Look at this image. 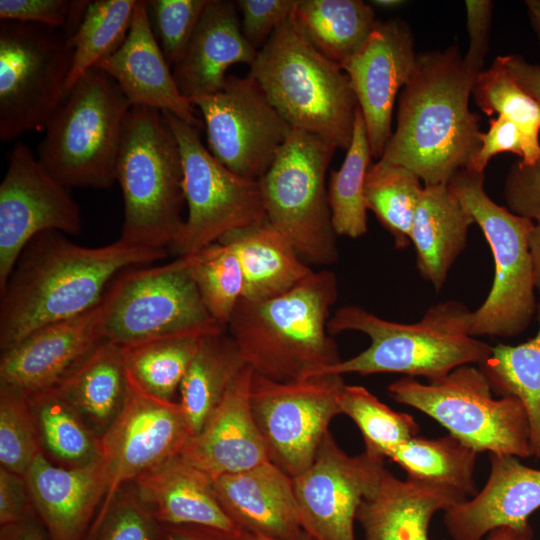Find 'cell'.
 I'll use <instances>...</instances> for the list:
<instances>
[{"instance_id": "6da1fadb", "label": "cell", "mask_w": 540, "mask_h": 540, "mask_svg": "<svg viewBox=\"0 0 540 540\" xmlns=\"http://www.w3.org/2000/svg\"><path fill=\"white\" fill-rule=\"evenodd\" d=\"M167 253L119 240L85 247L58 231L39 234L0 291L1 352L39 328L89 311L122 271L161 260Z\"/></svg>"}, {"instance_id": "7a4b0ae2", "label": "cell", "mask_w": 540, "mask_h": 540, "mask_svg": "<svg viewBox=\"0 0 540 540\" xmlns=\"http://www.w3.org/2000/svg\"><path fill=\"white\" fill-rule=\"evenodd\" d=\"M479 73L457 45L417 55L403 86L395 131L379 160L404 166L424 185L448 184L480 146V117L469 108Z\"/></svg>"}, {"instance_id": "3957f363", "label": "cell", "mask_w": 540, "mask_h": 540, "mask_svg": "<svg viewBox=\"0 0 540 540\" xmlns=\"http://www.w3.org/2000/svg\"><path fill=\"white\" fill-rule=\"evenodd\" d=\"M337 297L334 272L314 271L282 295L240 299L227 332L255 374L277 382L315 376L341 361L328 331Z\"/></svg>"}, {"instance_id": "277c9868", "label": "cell", "mask_w": 540, "mask_h": 540, "mask_svg": "<svg viewBox=\"0 0 540 540\" xmlns=\"http://www.w3.org/2000/svg\"><path fill=\"white\" fill-rule=\"evenodd\" d=\"M472 314L464 303L445 300L429 307L418 322L404 324L358 305L340 307L329 319V333L358 331L370 338V345L318 375L399 373L431 382L462 365L480 366L492 347L470 334Z\"/></svg>"}, {"instance_id": "5b68a950", "label": "cell", "mask_w": 540, "mask_h": 540, "mask_svg": "<svg viewBox=\"0 0 540 540\" xmlns=\"http://www.w3.org/2000/svg\"><path fill=\"white\" fill-rule=\"evenodd\" d=\"M249 75L292 128L348 149L358 109L349 77L306 39L294 13L258 51Z\"/></svg>"}, {"instance_id": "8992f818", "label": "cell", "mask_w": 540, "mask_h": 540, "mask_svg": "<svg viewBox=\"0 0 540 540\" xmlns=\"http://www.w3.org/2000/svg\"><path fill=\"white\" fill-rule=\"evenodd\" d=\"M116 180L124 203L118 240L169 252L185 223L182 216L185 197L179 145L161 111L145 106L131 107Z\"/></svg>"}, {"instance_id": "52a82bcc", "label": "cell", "mask_w": 540, "mask_h": 540, "mask_svg": "<svg viewBox=\"0 0 540 540\" xmlns=\"http://www.w3.org/2000/svg\"><path fill=\"white\" fill-rule=\"evenodd\" d=\"M131 107L116 81L92 67L47 122L39 162L68 188L112 187Z\"/></svg>"}, {"instance_id": "ba28073f", "label": "cell", "mask_w": 540, "mask_h": 540, "mask_svg": "<svg viewBox=\"0 0 540 540\" xmlns=\"http://www.w3.org/2000/svg\"><path fill=\"white\" fill-rule=\"evenodd\" d=\"M484 173L457 171L449 189L470 213L488 242L494 261L492 287L472 314L470 334L514 337L537 314L529 237L534 222L496 204L484 190Z\"/></svg>"}, {"instance_id": "9c48e42d", "label": "cell", "mask_w": 540, "mask_h": 540, "mask_svg": "<svg viewBox=\"0 0 540 540\" xmlns=\"http://www.w3.org/2000/svg\"><path fill=\"white\" fill-rule=\"evenodd\" d=\"M336 149L324 137L293 128L258 181L267 221L309 265L329 266L339 257L326 186Z\"/></svg>"}, {"instance_id": "30bf717a", "label": "cell", "mask_w": 540, "mask_h": 540, "mask_svg": "<svg viewBox=\"0 0 540 540\" xmlns=\"http://www.w3.org/2000/svg\"><path fill=\"white\" fill-rule=\"evenodd\" d=\"M388 393L396 402L433 418L477 452L533 456L522 403L511 396L494 398L487 378L475 365H462L427 383L404 377L391 383Z\"/></svg>"}, {"instance_id": "8fae6325", "label": "cell", "mask_w": 540, "mask_h": 540, "mask_svg": "<svg viewBox=\"0 0 540 540\" xmlns=\"http://www.w3.org/2000/svg\"><path fill=\"white\" fill-rule=\"evenodd\" d=\"M104 339L121 347L226 329L205 307L184 257L151 268H128L105 292Z\"/></svg>"}, {"instance_id": "7c38bea8", "label": "cell", "mask_w": 540, "mask_h": 540, "mask_svg": "<svg viewBox=\"0 0 540 540\" xmlns=\"http://www.w3.org/2000/svg\"><path fill=\"white\" fill-rule=\"evenodd\" d=\"M62 29L0 22V139L44 129L66 97L73 57Z\"/></svg>"}, {"instance_id": "4fadbf2b", "label": "cell", "mask_w": 540, "mask_h": 540, "mask_svg": "<svg viewBox=\"0 0 540 540\" xmlns=\"http://www.w3.org/2000/svg\"><path fill=\"white\" fill-rule=\"evenodd\" d=\"M162 113L179 145L188 208L183 229L169 252L187 256L227 232L267 220L259 182L233 173L218 161L203 145L199 128Z\"/></svg>"}, {"instance_id": "5bb4252c", "label": "cell", "mask_w": 540, "mask_h": 540, "mask_svg": "<svg viewBox=\"0 0 540 540\" xmlns=\"http://www.w3.org/2000/svg\"><path fill=\"white\" fill-rule=\"evenodd\" d=\"M343 375L277 382L253 374L250 403L269 460L292 478L314 462L334 417L341 414Z\"/></svg>"}, {"instance_id": "9a60e30c", "label": "cell", "mask_w": 540, "mask_h": 540, "mask_svg": "<svg viewBox=\"0 0 540 540\" xmlns=\"http://www.w3.org/2000/svg\"><path fill=\"white\" fill-rule=\"evenodd\" d=\"M190 102L202 114L209 151L248 180L262 178L293 129L249 74L228 76L221 91Z\"/></svg>"}, {"instance_id": "2e32d148", "label": "cell", "mask_w": 540, "mask_h": 540, "mask_svg": "<svg viewBox=\"0 0 540 540\" xmlns=\"http://www.w3.org/2000/svg\"><path fill=\"white\" fill-rule=\"evenodd\" d=\"M81 230L80 208L69 188L46 171L28 146L17 143L0 184V291L36 236L48 231L78 235Z\"/></svg>"}, {"instance_id": "e0dca14e", "label": "cell", "mask_w": 540, "mask_h": 540, "mask_svg": "<svg viewBox=\"0 0 540 540\" xmlns=\"http://www.w3.org/2000/svg\"><path fill=\"white\" fill-rule=\"evenodd\" d=\"M190 437L180 402L153 398L128 383L125 404L100 439L107 490L88 540H93L119 491L178 455Z\"/></svg>"}, {"instance_id": "ac0fdd59", "label": "cell", "mask_w": 540, "mask_h": 540, "mask_svg": "<svg viewBox=\"0 0 540 540\" xmlns=\"http://www.w3.org/2000/svg\"><path fill=\"white\" fill-rule=\"evenodd\" d=\"M385 470L384 457L367 450L350 456L328 432L312 465L293 478L304 532L314 540H355L358 509Z\"/></svg>"}, {"instance_id": "d6986e66", "label": "cell", "mask_w": 540, "mask_h": 540, "mask_svg": "<svg viewBox=\"0 0 540 540\" xmlns=\"http://www.w3.org/2000/svg\"><path fill=\"white\" fill-rule=\"evenodd\" d=\"M417 54L408 24L376 21L364 45L343 66L361 110L373 158L379 160L392 135L397 94L409 79Z\"/></svg>"}, {"instance_id": "ffe728a7", "label": "cell", "mask_w": 540, "mask_h": 540, "mask_svg": "<svg viewBox=\"0 0 540 540\" xmlns=\"http://www.w3.org/2000/svg\"><path fill=\"white\" fill-rule=\"evenodd\" d=\"M106 309L104 294L89 311L39 328L1 352L0 386L25 395L57 386L104 340Z\"/></svg>"}, {"instance_id": "44dd1931", "label": "cell", "mask_w": 540, "mask_h": 540, "mask_svg": "<svg viewBox=\"0 0 540 540\" xmlns=\"http://www.w3.org/2000/svg\"><path fill=\"white\" fill-rule=\"evenodd\" d=\"M489 461L483 488L444 511V525L453 540H482L500 528L532 533L528 520L540 508V469L507 454L490 453Z\"/></svg>"}, {"instance_id": "7402d4cb", "label": "cell", "mask_w": 540, "mask_h": 540, "mask_svg": "<svg viewBox=\"0 0 540 540\" xmlns=\"http://www.w3.org/2000/svg\"><path fill=\"white\" fill-rule=\"evenodd\" d=\"M25 479L35 514L50 540H88L107 490L102 459L67 468L42 453Z\"/></svg>"}, {"instance_id": "603a6c76", "label": "cell", "mask_w": 540, "mask_h": 540, "mask_svg": "<svg viewBox=\"0 0 540 540\" xmlns=\"http://www.w3.org/2000/svg\"><path fill=\"white\" fill-rule=\"evenodd\" d=\"M95 66L116 81L132 106L168 112L199 129L204 127L194 105L177 87L172 68L152 32L146 0H137L122 45Z\"/></svg>"}, {"instance_id": "cb8c5ba5", "label": "cell", "mask_w": 540, "mask_h": 540, "mask_svg": "<svg viewBox=\"0 0 540 540\" xmlns=\"http://www.w3.org/2000/svg\"><path fill=\"white\" fill-rule=\"evenodd\" d=\"M253 374L249 366L240 372L203 429L180 452L212 479L270 461L251 409Z\"/></svg>"}, {"instance_id": "d4e9b609", "label": "cell", "mask_w": 540, "mask_h": 540, "mask_svg": "<svg viewBox=\"0 0 540 540\" xmlns=\"http://www.w3.org/2000/svg\"><path fill=\"white\" fill-rule=\"evenodd\" d=\"M231 520L253 537L295 540L303 532L293 478L271 461L213 478Z\"/></svg>"}, {"instance_id": "484cf974", "label": "cell", "mask_w": 540, "mask_h": 540, "mask_svg": "<svg viewBox=\"0 0 540 540\" xmlns=\"http://www.w3.org/2000/svg\"><path fill=\"white\" fill-rule=\"evenodd\" d=\"M257 54L242 33L236 2L210 0L172 73L180 93L190 101L221 91L227 70L234 64L250 67Z\"/></svg>"}, {"instance_id": "4316f807", "label": "cell", "mask_w": 540, "mask_h": 540, "mask_svg": "<svg viewBox=\"0 0 540 540\" xmlns=\"http://www.w3.org/2000/svg\"><path fill=\"white\" fill-rule=\"evenodd\" d=\"M131 485L160 525H196L247 534L222 508L213 479L180 453L145 472Z\"/></svg>"}, {"instance_id": "83f0119b", "label": "cell", "mask_w": 540, "mask_h": 540, "mask_svg": "<svg viewBox=\"0 0 540 540\" xmlns=\"http://www.w3.org/2000/svg\"><path fill=\"white\" fill-rule=\"evenodd\" d=\"M465 499L458 490L399 479L386 469L376 490L362 501L356 520L364 540H429L433 516Z\"/></svg>"}, {"instance_id": "f1b7e54d", "label": "cell", "mask_w": 540, "mask_h": 540, "mask_svg": "<svg viewBox=\"0 0 540 540\" xmlns=\"http://www.w3.org/2000/svg\"><path fill=\"white\" fill-rule=\"evenodd\" d=\"M473 223L474 219L448 184L424 185L410 241L416 251L420 275L436 291L442 289L452 265L464 250L468 229Z\"/></svg>"}, {"instance_id": "f546056e", "label": "cell", "mask_w": 540, "mask_h": 540, "mask_svg": "<svg viewBox=\"0 0 540 540\" xmlns=\"http://www.w3.org/2000/svg\"><path fill=\"white\" fill-rule=\"evenodd\" d=\"M217 242L230 246L237 255L244 300L262 301L282 295L314 272L267 220L227 232Z\"/></svg>"}, {"instance_id": "4dcf8cb0", "label": "cell", "mask_w": 540, "mask_h": 540, "mask_svg": "<svg viewBox=\"0 0 540 540\" xmlns=\"http://www.w3.org/2000/svg\"><path fill=\"white\" fill-rule=\"evenodd\" d=\"M54 388L101 439L128 394L123 347L104 339Z\"/></svg>"}, {"instance_id": "1f68e13d", "label": "cell", "mask_w": 540, "mask_h": 540, "mask_svg": "<svg viewBox=\"0 0 540 540\" xmlns=\"http://www.w3.org/2000/svg\"><path fill=\"white\" fill-rule=\"evenodd\" d=\"M246 366L227 328L202 337L179 388L191 437L203 429Z\"/></svg>"}, {"instance_id": "d6a6232c", "label": "cell", "mask_w": 540, "mask_h": 540, "mask_svg": "<svg viewBox=\"0 0 540 540\" xmlns=\"http://www.w3.org/2000/svg\"><path fill=\"white\" fill-rule=\"evenodd\" d=\"M294 18L313 47L341 68L377 21L373 6L362 0H298Z\"/></svg>"}, {"instance_id": "836d02e7", "label": "cell", "mask_w": 540, "mask_h": 540, "mask_svg": "<svg viewBox=\"0 0 540 540\" xmlns=\"http://www.w3.org/2000/svg\"><path fill=\"white\" fill-rule=\"evenodd\" d=\"M44 455L74 468L102 459L101 442L55 388L26 395Z\"/></svg>"}, {"instance_id": "e575fe53", "label": "cell", "mask_w": 540, "mask_h": 540, "mask_svg": "<svg viewBox=\"0 0 540 540\" xmlns=\"http://www.w3.org/2000/svg\"><path fill=\"white\" fill-rule=\"evenodd\" d=\"M538 331L518 345L498 344L490 357L478 366L499 397H515L523 405L530 426L533 456L540 458V302Z\"/></svg>"}, {"instance_id": "d590c367", "label": "cell", "mask_w": 540, "mask_h": 540, "mask_svg": "<svg viewBox=\"0 0 540 540\" xmlns=\"http://www.w3.org/2000/svg\"><path fill=\"white\" fill-rule=\"evenodd\" d=\"M207 334L189 332L123 347L129 385L153 398L174 401L199 343Z\"/></svg>"}, {"instance_id": "8d00e7d4", "label": "cell", "mask_w": 540, "mask_h": 540, "mask_svg": "<svg viewBox=\"0 0 540 540\" xmlns=\"http://www.w3.org/2000/svg\"><path fill=\"white\" fill-rule=\"evenodd\" d=\"M477 451L455 436L418 435L401 444L390 456L407 478L446 486L466 496L478 491L474 478Z\"/></svg>"}, {"instance_id": "74e56055", "label": "cell", "mask_w": 540, "mask_h": 540, "mask_svg": "<svg viewBox=\"0 0 540 540\" xmlns=\"http://www.w3.org/2000/svg\"><path fill=\"white\" fill-rule=\"evenodd\" d=\"M371 158L365 122L358 107L344 161L339 169L330 173L327 186L332 225L337 236L356 239L368 230L364 187Z\"/></svg>"}, {"instance_id": "f35d334b", "label": "cell", "mask_w": 540, "mask_h": 540, "mask_svg": "<svg viewBox=\"0 0 540 540\" xmlns=\"http://www.w3.org/2000/svg\"><path fill=\"white\" fill-rule=\"evenodd\" d=\"M424 185L408 168L377 160L366 174L364 194L368 210L392 235L397 249L407 247L415 211Z\"/></svg>"}, {"instance_id": "ab89813d", "label": "cell", "mask_w": 540, "mask_h": 540, "mask_svg": "<svg viewBox=\"0 0 540 540\" xmlns=\"http://www.w3.org/2000/svg\"><path fill=\"white\" fill-rule=\"evenodd\" d=\"M137 0L90 1L76 32L70 38L72 64L65 93L99 61L115 52L129 32Z\"/></svg>"}, {"instance_id": "60d3db41", "label": "cell", "mask_w": 540, "mask_h": 540, "mask_svg": "<svg viewBox=\"0 0 540 540\" xmlns=\"http://www.w3.org/2000/svg\"><path fill=\"white\" fill-rule=\"evenodd\" d=\"M474 100L488 116L497 114L513 122L524 139L522 162L530 164L540 156V105L507 72L502 56L476 77Z\"/></svg>"}, {"instance_id": "b9f144b4", "label": "cell", "mask_w": 540, "mask_h": 540, "mask_svg": "<svg viewBox=\"0 0 540 540\" xmlns=\"http://www.w3.org/2000/svg\"><path fill=\"white\" fill-rule=\"evenodd\" d=\"M183 257L208 312L227 328L244 289L236 253L230 246L215 242Z\"/></svg>"}, {"instance_id": "7bdbcfd3", "label": "cell", "mask_w": 540, "mask_h": 540, "mask_svg": "<svg viewBox=\"0 0 540 540\" xmlns=\"http://www.w3.org/2000/svg\"><path fill=\"white\" fill-rule=\"evenodd\" d=\"M340 409L341 414L351 418L359 428L364 450L385 459L419 432L412 416L394 411L363 386L346 384L340 397Z\"/></svg>"}, {"instance_id": "ee69618b", "label": "cell", "mask_w": 540, "mask_h": 540, "mask_svg": "<svg viewBox=\"0 0 540 540\" xmlns=\"http://www.w3.org/2000/svg\"><path fill=\"white\" fill-rule=\"evenodd\" d=\"M42 453L26 395L0 386V467L25 476Z\"/></svg>"}, {"instance_id": "f6af8a7d", "label": "cell", "mask_w": 540, "mask_h": 540, "mask_svg": "<svg viewBox=\"0 0 540 540\" xmlns=\"http://www.w3.org/2000/svg\"><path fill=\"white\" fill-rule=\"evenodd\" d=\"M209 1H147L152 32L171 68L183 55Z\"/></svg>"}, {"instance_id": "bcb514c9", "label": "cell", "mask_w": 540, "mask_h": 540, "mask_svg": "<svg viewBox=\"0 0 540 540\" xmlns=\"http://www.w3.org/2000/svg\"><path fill=\"white\" fill-rule=\"evenodd\" d=\"M160 525L129 484L119 491L93 540H159Z\"/></svg>"}, {"instance_id": "7dc6e473", "label": "cell", "mask_w": 540, "mask_h": 540, "mask_svg": "<svg viewBox=\"0 0 540 540\" xmlns=\"http://www.w3.org/2000/svg\"><path fill=\"white\" fill-rule=\"evenodd\" d=\"M90 1L0 0V19L62 29L72 37Z\"/></svg>"}, {"instance_id": "c3c4849f", "label": "cell", "mask_w": 540, "mask_h": 540, "mask_svg": "<svg viewBox=\"0 0 540 540\" xmlns=\"http://www.w3.org/2000/svg\"><path fill=\"white\" fill-rule=\"evenodd\" d=\"M298 0H239L241 30L248 43L261 50L295 11Z\"/></svg>"}, {"instance_id": "681fc988", "label": "cell", "mask_w": 540, "mask_h": 540, "mask_svg": "<svg viewBox=\"0 0 540 540\" xmlns=\"http://www.w3.org/2000/svg\"><path fill=\"white\" fill-rule=\"evenodd\" d=\"M503 195L509 211L534 223L540 222V156L530 164L519 160L511 165Z\"/></svg>"}, {"instance_id": "f907efd6", "label": "cell", "mask_w": 540, "mask_h": 540, "mask_svg": "<svg viewBox=\"0 0 540 540\" xmlns=\"http://www.w3.org/2000/svg\"><path fill=\"white\" fill-rule=\"evenodd\" d=\"M524 139L519 128L509 119L497 116L490 120L489 129L482 132L480 146L472 156L468 170L484 173L490 159L502 152L524 157Z\"/></svg>"}, {"instance_id": "816d5d0a", "label": "cell", "mask_w": 540, "mask_h": 540, "mask_svg": "<svg viewBox=\"0 0 540 540\" xmlns=\"http://www.w3.org/2000/svg\"><path fill=\"white\" fill-rule=\"evenodd\" d=\"M465 7L469 47L464 60L471 69L480 73L489 50L493 2L490 0H467Z\"/></svg>"}, {"instance_id": "f5cc1de1", "label": "cell", "mask_w": 540, "mask_h": 540, "mask_svg": "<svg viewBox=\"0 0 540 540\" xmlns=\"http://www.w3.org/2000/svg\"><path fill=\"white\" fill-rule=\"evenodd\" d=\"M35 513L25 476L0 467V527Z\"/></svg>"}, {"instance_id": "db71d44e", "label": "cell", "mask_w": 540, "mask_h": 540, "mask_svg": "<svg viewBox=\"0 0 540 540\" xmlns=\"http://www.w3.org/2000/svg\"><path fill=\"white\" fill-rule=\"evenodd\" d=\"M159 540H253V536L196 525H160Z\"/></svg>"}, {"instance_id": "11a10c76", "label": "cell", "mask_w": 540, "mask_h": 540, "mask_svg": "<svg viewBox=\"0 0 540 540\" xmlns=\"http://www.w3.org/2000/svg\"><path fill=\"white\" fill-rule=\"evenodd\" d=\"M502 60L514 81L540 105V65L516 54L502 56Z\"/></svg>"}, {"instance_id": "9f6ffc18", "label": "cell", "mask_w": 540, "mask_h": 540, "mask_svg": "<svg viewBox=\"0 0 540 540\" xmlns=\"http://www.w3.org/2000/svg\"><path fill=\"white\" fill-rule=\"evenodd\" d=\"M33 513L23 521L0 527V540H50Z\"/></svg>"}, {"instance_id": "6f0895ef", "label": "cell", "mask_w": 540, "mask_h": 540, "mask_svg": "<svg viewBox=\"0 0 540 540\" xmlns=\"http://www.w3.org/2000/svg\"><path fill=\"white\" fill-rule=\"evenodd\" d=\"M536 292L540 296V222L535 223L529 237Z\"/></svg>"}, {"instance_id": "680465c9", "label": "cell", "mask_w": 540, "mask_h": 540, "mask_svg": "<svg viewBox=\"0 0 540 540\" xmlns=\"http://www.w3.org/2000/svg\"><path fill=\"white\" fill-rule=\"evenodd\" d=\"M527 14L540 43V0L525 1Z\"/></svg>"}, {"instance_id": "91938a15", "label": "cell", "mask_w": 540, "mask_h": 540, "mask_svg": "<svg viewBox=\"0 0 540 540\" xmlns=\"http://www.w3.org/2000/svg\"><path fill=\"white\" fill-rule=\"evenodd\" d=\"M518 535L520 533L511 528H500L490 533L487 540H514Z\"/></svg>"}, {"instance_id": "94428289", "label": "cell", "mask_w": 540, "mask_h": 540, "mask_svg": "<svg viewBox=\"0 0 540 540\" xmlns=\"http://www.w3.org/2000/svg\"><path fill=\"white\" fill-rule=\"evenodd\" d=\"M404 3L405 1H402V0H373L371 1L372 6H376V7L384 8V9L397 8L403 5Z\"/></svg>"}, {"instance_id": "6125c7cd", "label": "cell", "mask_w": 540, "mask_h": 540, "mask_svg": "<svg viewBox=\"0 0 540 540\" xmlns=\"http://www.w3.org/2000/svg\"><path fill=\"white\" fill-rule=\"evenodd\" d=\"M253 540H277V539H271V538H266V537H253ZM295 540H314V539L311 536H309L306 532H303Z\"/></svg>"}, {"instance_id": "be15d7a7", "label": "cell", "mask_w": 540, "mask_h": 540, "mask_svg": "<svg viewBox=\"0 0 540 540\" xmlns=\"http://www.w3.org/2000/svg\"><path fill=\"white\" fill-rule=\"evenodd\" d=\"M514 540H532V533L531 534H520L515 537Z\"/></svg>"}]
</instances>
